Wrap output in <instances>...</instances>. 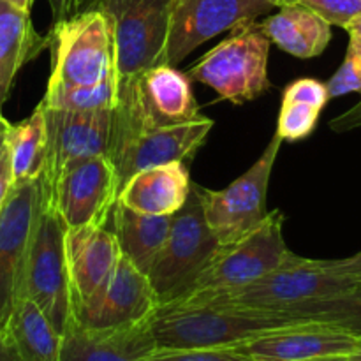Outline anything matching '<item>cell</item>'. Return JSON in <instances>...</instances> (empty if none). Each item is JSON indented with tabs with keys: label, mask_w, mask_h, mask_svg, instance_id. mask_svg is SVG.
Instances as JSON below:
<instances>
[{
	"label": "cell",
	"mask_w": 361,
	"mask_h": 361,
	"mask_svg": "<svg viewBox=\"0 0 361 361\" xmlns=\"http://www.w3.org/2000/svg\"><path fill=\"white\" fill-rule=\"evenodd\" d=\"M345 30L349 32V37L361 39V14H360V16H356L355 20H353L351 23L345 27Z\"/></svg>",
	"instance_id": "39"
},
{
	"label": "cell",
	"mask_w": 361,
	"mask_h": 361,
	"mask_svg": "<svg viewBox=\"0 0 361 361\" xmlns=\"http://www.w3.org/2000/svg\"><path fill=\"white\" fill-rule=\"evenodd\" d=\"M46 148H48L46 116L44 109L39 104L27 120L16 126L11 123L7 150H9L14 185L30 182L42 175L46 166Z\"/></svg>",
	"instance_id": "23"
},
{
	"label": "cell",
	"mask_w": 361,
	"mask_h": 361,
	"mask_svg": "<svg viewBox=\"0 0 361 361\" xmlns=\"http://www.w3.org/2000/svg\"><path fill=\"white\" fill-rule=\"evenodd\" d=\"M282 101L305 102V104L323 111L326 102L330 101V95H328L326 83H321L319 80H314V78H300L284 88Z\"/></svg>",
	"instance_id": "31"
},
{
	"label": "cell",
	"mask_w": 361,
	"mask_h": 361,
	"mask_svg": "<svg viewBox=\"0 0 361 361\" xmlns=\"http://www.w3.org/2000/svg\"><path fill=\"white\" fill-rule=\"evenodd\" d=\"M356 282L361 281L341 274L334 267V259H307L293 254L282 267L245 288L219 295H192L178 302L217 303L257 310H289L303 303L338 295Z\"/></svg>",
	"instance_id": "2"
},
{
	"label": "cell",
	"mask_w": 361,
	"mask_h": 361,
	"mask_svg": "<svg viewBox=\"0 0 361 361\" xmlns=\"http://www.w3.org/2000/svg\"><path fill=\"white\" fill-rule=\"evenodd\" d=\"M348 360L349 361H361V349H360V351L353 353V355H349Z\"/></svg>",
	"instance_id": "43"
},
{
	"label": "cell",
	"mask_w": 361,
	"mask_h": 361,
	"mask_svg": "<svg viewBox=\"0 0 361 361\" xmlns=\"http://www.w3.org/2000/svg\"><path fill=\"white\" fill-rule=\"evenodd\" d=\"M0 361H21L16 348L7 337L6 331H0Z\"/></svg>",
	"instance_id": "35"
},
{
	"label": "cell",
	"mask_w": 361,
	"mask_h": 361,
	"mask_svg": "<svg viewBox=\"0 0 361 361\" xmlns=\"http://www.w3.org/2000/svg\"><path fill=\"white\" fill-rule=\"evenodd\" d=\"M66 256L74 310L106 281L122 252L108 226H85L66 229Z\"/></svg>",
	"instance_id": "17"
},
{
	"label": "cell",
	"mask_w": 361,
	"mask_h": 361,
	"mask_svg": "<svg viewBox=\"0 0 361 361\" xmlns=\"http://www.w3.org/2000/svg\"><path fill=\"white\" fill-rule=\"evenodd\" d=\"M298 4L314 11L331 27L345 28L361 14V0H298Z\"/></svg>",
	"instance_id": "30"
},
{
	"label": "cell",
	"mask_w": 361,
	"mask_h": 361,
	"mask_svg": "<svg viewBox=\"0 0 361 361\" xmlns=\"http://www.w3.org/2000/svg\"><path fill=\"white\" fill-rule=\"evenodd\" d=\"M190 182L185 162H166L140 169L120 187L116 203L148 215H173L185 204Z\"/></svg>",
	"instance_id": "18"
},
{
	"label": "cell",
	"mask_w": 361,
	"mask_h": 361,
	"mask_svg": "<svg viewBox=\"0 0 361 361\" xmlns=\"http://www.w3.org/2000/svg\"><path fill=\"white\" fill-rule=\"evenodd\" d=\"M275 7L274 0H173L164 63L176 66L203 42Z\"/></svg>",
	"instance_id": "13"
},
{
	"label": "cell",
	"mask_w": 361,
	"mask_h": 361,
	"mask_svg": "<svg viewBox=\"0 0 361 361\" xmlns=\"http://www.w3.org/2000/svg\"><path fill=\"white\" fill-rule=\"evenodd\" d=\"M284 221V214L274 210L256 229L219 247L187 296L236 291L282 267L293 256L282 235Z\"/></svg>",
	"instance_id": "6"
},
{
	"label": "cell",
	"mask_w": 361,
	"mask_h": 361,
	"mask_svg": "<svg viewBox=\"0 0 361 361\" xmlns=\"http://www.w3.org/2000/svg\"><path fill=\"white\" fill-rule=\"evenodd\" d=\"M11 123L4 118L2 111H0V159H2L4 152L7 150V136H9Z\"/></svg>",
	"instance_id": "37"
},
{
	"label": "cell",
	"mask_w": 361,
	"mask_h": 361,
	"mask_svg": "<svg viewBox=\"0 0 361 361\" xmlns=\"http://www.w3.org/2000/svg\"><path fill=\"white\" fill-rule=\"evenodd\" d=\"M21 296L35 303L60 335L66 334L67 328L73 324L66 224L48 201H44L32 236L21 282Z\"/></svg>",
	"instance_id": "7"
},
{
	"label": "cell",
	"mask_w": 361,
	"mask_h": 361,
	"mask_svg": "<svg viewBox=\"0 0 361 361\" xmlns=\"http://www.w3.org/2000/svg\"><path fill=\"white\" fill-rule=\"evenodd\" d=\"M157 296L147 274L122 256L87 302L73 310V324L97 334L133 330L157 309Z\"/></svg>",
	"instance_id": "10"
},
{
	"label": "cell",
	"mask_w": 361,
	"mask_h": 361,
	"mask_svg": "<svg viewBox=\"0 0 361 361\" xmlns=\"http://www.w3.org/2000/svg\"><path fill=\"white\" fill-rule=\"evenodd\" d=\"M118 196V178L106 155L74 162L62 171L46 201L60 215L66 229L108 226Z\"/></svg>",
	"instance_id": "12"
},
{
	"label": "cell",
	"mask_w": 361,
	"mask_h": 361,
	"mask_svg": "<svg viewBox=\"0 0 361 361\" xmlns=\"http://www.w3.org/2000/svg\"><path fill=\"white\" fill-rule=\"evenodd\" d=\"M48 41L51 73L46 92L94 85L116 73L111 23L97 7L53 23Z\"/></svg>",
	"instance_id": "4"
},
{
	"label": "cell",
	"mask_w": 361,
	"mask_h": 361,
	"mask_svg": "<svg viewBox=\"0 0 361 361\" xmlns=\"http://www.w3.org/2000/svg\"><path fill=\"white\" fill-rule=\"evenodd\" d=\"M319 115L321 109L305 102L282 101L275 133L282 137V141L295 143V141L305 140L316 129Z\"/></svg>",
	"instance_id": "27"
},
{
	"label": "cell",
	"mask_w": 361,
	"mask_h": 361,
	"mask_svg": "<svg viewBox=\"0 0 361 361\" xmlns=\"http://www.w3.org/2000/svg\"><path fill=\"white\" fill-rule=\"evenodd\" d=\"M94 7L111 23L118 83L164 63L173 0H97Z\"/></svg>",
	"instance_id": "8"
},
{
	"label": "cell",
	"mask_w": 361,
	"mask_h": 361,
	"mask_svg": "<svg viewBox=\"0 0 361 361\" xmlns=\"http://www.w3.org/2000/svg\"><path fill=\"white\" fill-rule=\"evenodd\" d=\"M219 247L204 219L201 185L192 183L185 204L171 215L168 236L147 271L159 305L185 298Z\"/></svg>",
	"instance_id": "3"
},
{
	"label": "cell",
	"mask_w": 361,
	"mask_h": 361,
	"mask_svg": "<svg viewBox=\"0 0 361 361\" xmlns=\"http://www.w3.org/2000/svg\"><path fill=\"white\" fill-rule=\"evenodd\" d=\"M32 25L30 13L0 0V106L9 97L14 78L21 67L48 46Z\"/></svg>",
	"instance_id": "20"
},
{
	"label": "cell",
	"mask_w": 361,
	"mask_h": 361,
	"mask_svg": "<svg viewBox=\"0 0 361 361\" xmlns=\"http://www.w3.org/2000/svg\"><path fill=\"white\" fill-rule=\"evenodd\" d=\"M281 145L282 137L275 133L261 157L226 189L201 187L204 219L221 245L245 236L267 217L268 185Z\"/></svg>",
	"instance_id": "9"
},
{
	"label": "cell",
	"mask_w": 361,
	"mask_h": 361,
	"mask_svg": "<svg viewBox=\"0 0 361 361\" xmlns=\"http://www.w3.org/2000/svg\"><path fill=\"white\" fill-rule=\"evenodd\" d=\"M111 224L120 252L129 257L143 274H147L155 254L164 243L171 226V215H148L115 203Z\"/></svg>",
	"instance_id": "21"
},
{
	"label": "cell",
	"mask_w": 361,
	"mask_h": 361,
	"mask_svg": "<svg viewBox=\"0 0 361 361\" xmlns=\"http://www.w3.org/2000/svg\"><path fill=\"white\" fill-rule=\"evenodd\" d=\"M334 267L341 274L348 275V277L355 279V281H361V250L356 252L355 256L344 257V259H334Z\"/></svg>",
	"instance_id": "34"
},
{
	"label": "cell",
	"mask_w": 361,
	"mask_h": 361,
	"mask_svg": "<svg viewBox=\"0 0 361 361\" xmlns=\"http://www.w3.org/2000/svg\"><path fill=\"white\" fill-rule=\"evenodd\" d=\"M118 99V78L116 73L94 85L67 87L46 92L41 104L44 108L67 109V111H101L113 109Z\"/></svg>",
	"instance_id": "26"
},
{
	"label": "cell",
	"mask_w": 361,
	"mask_h": 361,
	"mask_svg": "<svg viewBox=\"0 0 361 361\" xmlns=\"http://www.w3.org/2000/svg\"><path fill=\"white\" fill-rule=\"evenodd\" d=\"M288 312L307 323L326 324L361 337V282L338 295L303 303Z\"/></svg>",
	"instance_id": "24"
},
{
	"label": "cell",
	"mask_w": 361,
	"mask_h": 361,
	"mask_svg": "<svg viewBox=\"0 0 361 361\" xmlns=\"http://www.w3.org/2000/svg\"><path fill=\"white\" fill-rule=\"evenodd\" d=\"M140 361H252L236 348L154 349Z\"/></svg>",
	"instance_id": "29"
},
{
	"label": "cell",
	"mask_w": 361,
	"mask_h": 361,
	"mask_svg": "<svg viewBox=\"0 0 361 361\" xmlns=\"http://www.w3.org/2000/svg\"><path fill=\"white\" fill-rule=\"evenodd\" d=\"M60 361H140L118 334H97L71 324L62 335Z\"/></svg>",
	"instance_id": "25"
},
{
	"label": "cell",
	"mask_w": 361,
	"mask_h": 361,
	"mask_svg": "<svg viewBox=\"0 0 361 361\" xmlns=\"http://www.w3.org/2000/svg\"><path fill=\"white\" fill-rule=\"evenodd\" d=\"M13 171H11V159L9 150L4 152L2 159H0V210H2L4 203H6L9 190L13 189Z\"/></svg>",
	"instance_id": "33"
},
{
	"label": "cell",
	"mask_w": 361,
	"mask_h": 361,
	"mask_svg": "<svg viewBox=\"0 0 361 361\" xmlns=\"http://www.w3.org/2000/svg\"><path fill=\"white\" fill-rule=\"evenodd\" d=\"M261 28L270 42L296 59L319 56L331 41V25L298 2L279 7Z\"/></svg>",
	"instance_id": "19"
},
{
	"label": "cell",
	"mask_w": 361,
	"mask_h": 361,
	"mask_svg": "<svg viewBox=\"0 0 361 361\" xmlns=\"http://www.w3.org/2000/svg\"><path fill=\"white\" fill-rule=\"evenodd\" d=\"M235 348L252 361H309L353 355L361 349V337L326 324L305 323L268 331Z\"/></svg>",
	"instance_id": "16"
},
{
	"label": "cell",
	"mask_w": 361,
	"mask_h": 361,
	"mask_svg": "<svg viewBox=\"0 0 361 361\" xmlns=\"http://www.w3.org/2000/svg\"><path fill=\"white\" fill-rule=\"evenodd\" d=\"M330 127L335 133H348V130H355L361 127V99L353 106L351 109H348L345 113L338 115L337 118H334L330 122Z\"/></svg>",
	"instance_id": "32"
},
{
	"label": "cell",
	"mask_w": 361,
	"mask_h": 361,
	"mask_svg": "<svg viewBox=\"0 0 361 361\" xmlns=\"http://www.w3.org/2000/svg\"><path fill=\"white\" fill-rule=\"evenodd\" d=\"M6 2L13 4V6H16V7H20L21 11H27V13H30V9H32V6H34L35 0H6Z\"/></svg>",
	"instance_id": "40"
},
{
	"label": "cell",
	"mask_w": 361,
	"mask_h": 361,
	"mask_svg": "<svg viewBox=\"0 0 361 361\" xmlns=\"http://www.w3.org/2000/svg\"><path fill=\"white\" fill-rule=\"evenodd\" d=\"M6 334L21 361H60L62 335L49 323L44 312L25 296L14 303Z\"/></svg>",
	"instance_id": "22"
},
{
	"label": "cell",
	"mask_w": 361,
	"mask_h": 361,
	"mask_svg": "<svg viewBox=\"0 0 361 361\" xmlns=\"http://www.w3.org/2000/svg\"><path fill=\"white\" fill-rule=\"evenodd\" d=\"M298 0H274V4L277 7H282V6H289V4H296Z\"/></svg>",
	"instance_id": "42"
},
{
	"label": "cell",
	"mask_w": 361,
	"mask_h": 361,
	"mask_svg": "<svg viewBox=\"0 0 361 361\" xmlns=\"http://www.w3.org/2000/svg\"><path fill=\"white\" fill-rule=\"evenodd\" d=\"M309 361H349L348 356H324V358H314Z\"/></svg>",
	"instance_id": "41"
},
{
	"label": "cell",
	"mask_w": 361,
	"mask_h": 361,
	"mask_svg": "<svg viewBox=\"0 0 361 361\" xmlns=\"http://www.w3.org/2000/svg\"><path fill=\"white\" fill-rule=\"evenodd\" d=\"M95 2H97V0H66L62 20H66V18L69 16H74V14L81 13V11L92 9V7L95 6Z\"/></svg>",
	"instance_id": "36"
},
{
	"label": "cell",
	"mask_w": 361,
	"mask_h": 361,
	"mask_svg": "<svg viewBox=\"0 0 361 361\" xmlns=\"http://www.w3.org/2000/svg\"><path fill=\"white\" fill-rule=\"evenodd\" d=\"M44 201L41 175L13 185L0 210V331H6L14 303L21 296L25 263Z\"/></svg>",
	"instance_id": "11"
},
{
	"label": "cell",
	"mask_w": 361,
	"mask_h": 361,
	"mask_svg": "<svg viewBox=\"0 0 361 361\" xmlns=\"http://www.w3.org/2000/svg\"><path fill=\"white\" fill-rule=\"evenodd\" d=\"M286 310H257L200 302L157 305L145 323L127 330L140 358L154 349L235 348L268 331L305 324Z\"/></svg>",
	"instance_id": "1"
},
{
	"label": "cell",
	"mask_w": 361,
	"mask_h": 361,
	"mask_svg": "<svg viewBox=\"0 0 361 361\" xmlns=\"http://www.w3.org/2000/svg\"><path fill=\"white\" fill-rule=\"evenodd\" d=\"M42 109H44L46 134H48L42 180H44V192H48L63 169L74 162L97 155L108 157L113 109L67 111V109H53L44 106Z\"/></svg>",
	"instance_id": "14"
},
{
	"label": "cell",
	"mask_w": 361,
	"mask_h": 361,
	"mask_svg": "<svg viewBox=\"0 0 361 361\" xmlns=\"http://www.w3.org/2000/svg\"><path fill=\"white\" fill-rule=\"evenodd\" d=\"M49 7H51L53 14V23L62 20L63 16V6H66V0H48Z\"/></svg>",
	"instance_id": "38"
},
{
	"label": "cell",
	"mask_w": 361,
	"mask_h": 361,
	"mask_svg": "<svg viewBox=\"0 0 361 361\" xmlns=\"http://www.w3.org/2000/svg\"><path fill=\"white\" fill-rule=\"evenodd\" d=\"M214 120L197 116L187 123L152 127L130 136L109 154L118 178V190L140 169L166 162H187L203 147Z\"/></svg>",
	"instance_id": "15"
},
{
	"label": "cell",
	"mask_w": 361,
	"mask_h": 361,
	"mask_svg": "<svg viewBox=\"0 0 361 361\" xmlns=\"http://www.w3.org/2000/svg\"><path fill=\"white\" fill-rule=\"evenodd\" d=\"M270 44L261 23L250 21L233 28L229 37L190 66L187 76L214 88L222 101L233 104L254 101L270 88Z\"/></svg>",
	"instance_id": "5"
},
{
	"label": "cell",
	"mask_w": 361,
	"mask_h": 361,
	"mask_svg": "<svg viewBox=\"0 0 361 361\" xmlns=\"http://www.w3.org/2000/svg\"><path fill=\"white\" fill-rule=\"evenodd\" d=\"M326 88L330 99L342 97L351 92L361 94V39L351 37L344 62L330 78Z\"/></svg>",
	"instance_id": "28"
}]
</instances>
